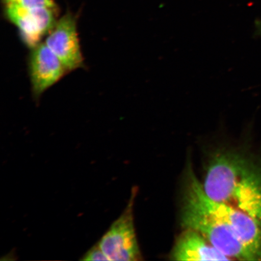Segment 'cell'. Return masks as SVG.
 Instances as JSON below:
<instances>
[{
  "mask_svg": "<svg viewBox=\"0 0 261 261\" xmlns=\"http://www.w3.org/2000/svg\"><path fill=\"white\" fill-rule=\"evenodd\" d=\"M3 5L6 18L16 26L22 40L31 48L41 43V38L48 34L57 22L58 9Z\"/></svg>",
  "mask_w": 261,
  "mask_h": 261,
  "instance_id": "5b68a950",
  "label": "cell"
},
{
  "mask_svg": "<svg viewBox=\"0 0 261 261\" xmlns=\"http://www.w3.org/2000/svg\"><path fill=\"white\" fill-rule=\"evenodd\" d=\"M202 186L212 200L246 212L261 223V166L252 159L231 150L215 152Z\"/></svg>",
  "mask_w": 261,
  "mask_h": 261,
  "instance_id": "6da1fadb",
  "label": "cell"
},
{
  "mask_svg": "<svg viewBox=\"0 0 261 261\" xmlns=\"http://www.w3.org/2000/svg\"><path fill=\"white\" fill-rule=\"evenodd\" d=\"M32 49L29 59V74L33 93L38 97L57 83L67 70L44 42Z\"/></svg>",
  "mask_w": 261,
  "mask_h": 261,
  "instance_id": "52a82bcc",
  "label": "cell"
},
{
  "mask_svg": "<svg viewBox=\"0 0 261 261\" xmlns=\"http://www.w3.org/2000/svg\"><path fill=\"white\" fill-rule=\"evenodd\" d=\"M181 223L185 228H191L201 234L231 260H255L230 228L208 211L187 185L181 210Z\"/></svg>",
  "mask_w": 261,
  "mask_h": 261,
  "instance_id": "7a4b0ae2",
  "label": "cell"
},
{
  "mask_svg": "<svg viewBox=\"0 0 261 261\" xmlns=\"http://www.w3.org/2000/svg\"><path fill=\"white\" fill-rule=\"evenodd\" d=\"M81 260L88 261L109 260L98 243L94 244L92 247H91L81 257Z\"/></svg>",
  "mask_w": 261,
  "mask_h": 261,
  "instance_id": "30bf717a",
  "label": "cell"
},
{
  "mask_svg": "<svg viewBox=\"0 0 261 261\" xmlns=\"http://www.w3.org/2000/svg\"><path fill=\"white\" fill-rule=\"evenodd\" d=\"M3 5H14L25 8H50L58 9L54 0H3Z\"/></svg>",
  "mask_w": 261,
  "mask_h": 261,
  "instance_id": "9c48e42d",
  "label": "cell"
},
{
  "mask_svg": "<svg viewBox=\"0 0 261 261\" xmlns=\"http://www.w3.org/2000/svg\"><path fill=\"white\" fill-rule=\"evenodd\" d=\"M137 191L136 188L133 189L125 210L98 241V244L109 260L137 261L141 259V253L134 223L133 207Z\"/></svg>",
  "mask_w": 261,
  "mask_h": 261,
  "instance_id": "277c9868",
  "label": "cell"
},
{
  "mask_svg": "<svg viewBox=\"0 0 261 261\" xmlns=\"http://www.w3.org/2000/svg\"><path fill=\"white\" fill-rule=\"evenodd\" d=\"M47 35L44 43L60 59L67 71L83 67L84 58L78 37L76 16L67 12Z\"/></svg>",
  "mask_w": 261,
  "mask_h": 261,
  "instance_id": "8992f818",
  "label": "cell"
},
{
  "mask_svg": "<svg viewBox=\"0 0 261 261\" xmlns=\"http://www.w3.org/2000/svg\"><path fill=\"white\" fill-rule=\"evenodd\" d=\"M171 257L175 260H230L201 234L191 228L185 230L176 241Z\"/></svg>",
  "mask_w": 261,
  "mask_h": 261,
  "instance_id": "ba28073f",
  "label": "cell"
},
{
  "mask_svg": "<svg viewBox=\"0 0 261 261\" xmlns=\"http://www.w3.org/2000/svg\"><path fill=\"white\" fill-rule=\"evenodd\" d=\"M187 185L208 211L230 228L254 259L261 260V223L246 212L212 200L191 169L188 172Z\"/></svg>",
  "mask_w": 261,
  "mask_h": 261,
  "instance_id": "3957f363",
  "label": "cell"
}]
</instances>
